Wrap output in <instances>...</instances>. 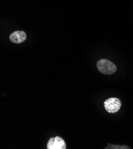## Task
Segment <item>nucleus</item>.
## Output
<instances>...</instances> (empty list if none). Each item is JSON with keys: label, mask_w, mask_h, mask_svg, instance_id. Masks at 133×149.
<instances>
[{"label": "nucleus", "mask_w": 133, "mask_h": 149, "mask_svg": "<svg viewBox=\"0 0 133 149\" xmlns=\"http://www.w3.org/2000/svg\"><path fill=\"white\" fill-rule=\"evenodd\" d=\"M97 68L100 72L106 75L113 74L117 70L116 65L107 59H101L99 60L97 63Z\"/></svg>", "instance_id": "obj_1"}, {"label": "nucleus", "mask_w": 133, "mask_h": 149, "mask_svg": "<svg viewBox=\"0 0 133 149\" xmlns=\"http://www.w3.org/2000/svg\"><path fill=\"white\" fill-rule=\"evenodd\" d=\"M104 107L108 112L114 113L120 109L121 107V102L118 98L110 97L105 101Z\"/></svg>", "instance_id": "obj_2"}, {"label": "nucleus", "mask_w": 133, "mask_h": 149, "mask_svg": "<svg viewBox=\"0 0 133 149\" xmlns=\"http://www.w3.org/2000/svg\"><path fill=\"white\" fill-rule=\"evenodd\" d=\"M47 149H66V144L65 140L58 136L50 139L47 145Z\"/></svg>", "instance_id": "obj_3"}, {"label": "nucleus", "mask_w": 133, "mask_h": 149, "mask_svg": "<svg viewBox=\"0 0 133 149\" xmlns=\"http://www.w3.org/2000/svg\"><path fill=\"white\" fill-rule=\"evenodd\" d=\"M27 38L26 34L24 31H18L12 33L9 37L10 41L14 43H20L24 42Z\"/></svg>", "instance_id": "obj_4"}]
</instances>
